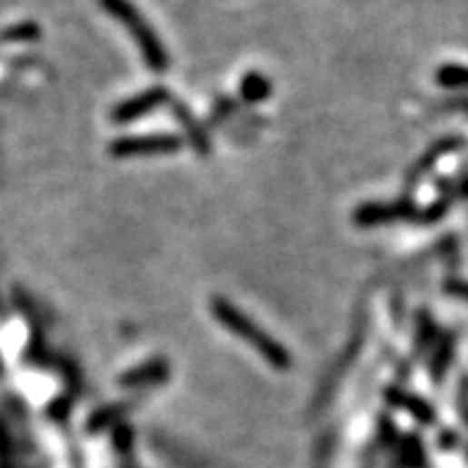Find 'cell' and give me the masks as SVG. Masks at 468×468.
Here are the masks:
<instances>
[{
	"label": "cell",
	"instance_id": "1",
	"mask_svg": "<svg viewBox=\"0 0 468 468\" xmlns=\"http://www.w3.org/2000/svg\"><path fill=\"white\" fill-rule=\"evenodd\" d=\"M212 316L222 324L226 331H231L235 338L245 340L247 345L257 352L259 357H264L272 363L274 369L285 371L290 369V352L285 350L278 340H274L264 328H259L247 314H243L241 309L234 303H228L226 297H212L210 303Z\"/></svg>",
	"mask_w": 468,
	"mask_h": 468
},
{
	"label": "cell",
	"instance_id": "2",
	"mask_svg": "<svg viewBox=\"0 0 468 468\" xmlns=\"http://www.w3.org/2000/svg\"><path fill=\"white\" fill-rule=\"evenodd\" d=\"M100 5L107 15H112L117 22L126 26V31L134 36L138 50H141L143 60L153 72L162 75V72L169 69V53L162 45L160 36L153 31L148 19L143 17L141 10L131 0H100Z\"/></svg>",
	"mask_w": 468,
	"mask_h": 468
},
{
	"label": "cell",
	"instance_id": "3",
	"mask_svg": "<svg viewBox=\"0 0 468 468\" xmlns=\"http://www.w3.org/2000/svg\"><path fill=\"white\" fill-rule=\"evenodd\" d=\"M447 204L440 203L435 207L419 212L409 200H400V203H363L359 204L357 210L352 212V222L354 226L362 228H373V226H385V224L394 222H438L440 216L444 214Z\"/></svg>",
	"mask_w": 468,
	"mask_h": 468
},
{
	"label": "cell",
	"instance_id": "4",
	"mask_svg": "<svg viewBox=\"0 0 468 468\" xmlns=\"http://www.w3.org/2000/svg\"><path fill=\"white\" fill-rule=\"evenodd\" d=\"M184 148V138L176 134H148V136H126L110 143L112 157H138V154H166Z\"/></svg>",
	"mask_w": 468,
	"mask_h": 468
},
{
	"label": "cell",
	"instance_id": "5",
	"mask_svg": "<svg viewBox=\"0 0 468 468\" xmlns=\"http://www.w3.org/2000/svg\"><path fill=\"white\" fill-rule=\"evenodd\" d=\"M169 100H172V95H169L166 88L162 86L148 88V91L138 93V95H134V98L122 100V103L110 112V117L115 124L136 122V119L145 117L148 112H154L160 105L169 103Z\"/></svg>",
	"mask_w": 468,
	"mask_h": 468
},
{
	"label": "cell",
	"instance_id": "6",
	"mask_svg": "<svg viewBox=\"0 0 468 468\" xmlns=\"http://www.w3.org/2000/svg\"><path fill=\"white\" fill-rule=\"evenodd\" d=\"M169 378V362L164 359H153V362H145L136 369L126 371L119 376V383L124 388H145V385H153V383H162Z\"/></svg>",
	"mask_w": 468,
	"mask_h": 468
},
{
	"label": "cell",
	"instance_id": "7",
	"mask_svg": "<svg viewBox=\"0 0 468 468\" xmlns=\"http://www.w3.org/2000/svg\"><path fill=\"white\" fill-rule=\"evenodd\" d=\"M388 400L393 402L394 407L404 409L409 416H413V419L423 425L435 423V419H438V416H435V409H433L428 402L421 400V397H416V394L404 393V390H400V388L388 390Z\"/></svg>",
	"mask_w": 468,
	"mask_h": 468
},
{
	"label": "cell",
	"instance_id": "8",
	"mask_svg": "<svg viewBox=\"0 0 468 468\" xmlns=\"http://www.w3.org/2000/svg\"><path fill=\"white\" fill-rule=\"evenodd\" d=\"M462 145H463L462 138H444V141H440L438 145H435V148L428 150V153H425L423 157H421V160L416 162V164H413V169H412V172H409V176H407L409 184H416V181H419L421 176H425V174L431 172V166L435 164V160H438L440 154L452 153V150H459V148H462Z\"/></svg>",
	"mask_w": 468,
	"mask_h": 468
},
{
	"label": "cell",
	"instance_id": "9",
	"mask_svg": "<svg viewBox=\"0 0 468 468\" xmlns=\"http://www.w3.org/2000/svg\"><path fill=\"white\" fill-rule=\"evenodd\" d=\"M454 335H443L438 340V345H435V352H433V359H431V378L435 381H443L447 369L452 366V359H454Z\"/></svg>",
	"mask_w": 468,
	"mask_h": 468
},
{
	"label": "cell",
	"instance_id": "10",
	"mask_svg": "<svg viewBox=\"0 0 468 468\" xmlns=\"http://www.w3.org/2000/svg\"><path fill=\"white\" fill-rule=\"evenodd\" d=\"M174 112H176L179 122L184 124L185 136H188V141H191L193 148H195L200 154L210 153V138H207V134H204L203 126H200V124L193 119L191 112L184 110V105H176V107H174Z\"/></svg>",
	"mask_w": 468,
	"mask_h": 468
},
{
	"label": "cell",
	"instance_id": "11",
	"mask_svg": "<svg viewBox=\"0 0 468 468\" xmlns=\"http://www.w3.org/2000/svg\"><path fill=\"white\" fill-rule=\"evenodd\" d=\"M272 95V81L259 72H250L241 81V98L245 103H262Z\"/></svg>",
	"mask_w": 468,
	"mask_h": 468
},
{
	"label": "cell",
	"instance_id": "12",
	"mask_svg": "<svg viewBox=\"0 0 468 468\" xmlns=\"http://www.w3.org/2000/svg\"><path fill=\"white\" fill-rule=\"evenodd\" d=\"M435 79L443 88H468V67H463V65H443L435 72Z\"/></svg>",
	"mask_w": 468,
	"mask_h": 468
},
{
	"label": "cell",
	"instance_id": "13",
	"mask_svg": "<svg viewBox=\"0 0 468 468\" xmlns=\"http://www.w3.org/2000/svg\"><path fill=\"white\" fill-rule=\"evenodd\" d=\"M122 413H124L122 404H117V407L98 409V412L93 413L91 419H88L86 431L88 433H100V431H105V428H112V425H117V421L122 419Z\"/></svg>",
	"mask_w": 468,
	"mask_h": 468
},
{
	"label": "cell",
	"instance_id": "14",
	"mask_svg": "<svg viewBox=\"0 0 468 468\" xmlns=\"http://www.w3.org/2000/svg\"><path fill=\"white\" fill-rule=\"evenodd\" d=\"M38 36H41V29H38V25H34V22L10 26V29H5L0 34L3 41H36Z\"/></svg>",
	"mask_w": 468,
	"mask_h": 468
},
{
	"label": "cell",
	"instance_id": "15",
	"mask_svg": "<svg viewBox=\"0 0 468 468\" xmlns=\"http://www.w3.org/2000/svg\"><path fill=\"white\" fill-rule=\"evenodd\" d=\"M433 338H435V324L423 314L419 319V347L431 345Z\"/></svg>",
	"mask_w": 468,
	"mask_h": 468
},
{
	"label": "cell",
	"instance_id": "16",
	"mask_svg": "<svg viewBox=\"0 0 468 468\" xmlns=\"http://www.w3.org/2000/svg\"><path fill=\"white\" fill-rule=\"evenodd\" d=\"M444 293L450 297H456V300L468 303V281H456V278H452V281L444 284Z\"/></svg>",
	"mask_w": 468,
	"mask_h": 468
},
{
	"label": "cell",
	"instance_id": "17",
	"mask_svg": "<svg viewBox=\"0 0 468 468\" xmlns=\"http://www.w3.org/2000/svg\"><path fill=\"white\" fill-rule=\"evenodd\" d=\"M456 193H459V195H468V179L459 184V188H456Z\"/></svg>",
	"mask_w": 468,
	"mask_h": 468
},
{
	"label": "cell",
	"instance_id": "18",
	"mask_svg": "<svg viewBox=\"0 0 468 468\" xmlns=\"http://www.w3.org/2000/svg\"><path fill=\"white\" fill-rule=\"evenodd\" d=\"M466 421H468V409H466Z\"/></svg>",
	"mask_w": 468,
	"mask_h": 468
}]
</instances>
